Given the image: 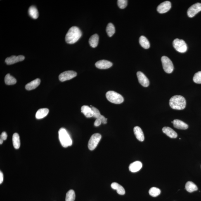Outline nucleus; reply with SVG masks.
<instances>
[{"label": "nucleus", "mask_w": 201, "mask_h": 201, "mask_svg": "<svg viewBox=\"0 0 201 201\" xmlns=\"http://www.w3.org/2000/svg\"><path fill=\"white\" fill-rule=\"evenodd\" d=\"M169 104L171 108L174 110H182L186 107V102L182 96L176 95L171 98Z\"/></svg>", "instance_id": "2"}, {"label": "nucleus", "mask_w": 201, "mask_h": 201, "mask_svg": "<svg viewBox=\"0 0 201 201\" xmlns=\"http://www.w3.org/2000/svg\"><path fill=\"white\" fill-rule=\"evenodd\" d=\"M5 82L6 85H14L17 83V80L10 74H7L5 78Z\"/></svg>", "instance_id": "27"}, {"label": "nucleus", "mask_w": 201, "mask_h": 201, "mask_svg": "<svg viewBox=\"0 0 201 201\" xmlns=\"http://www.w3.org/2000/svg\"><path fill=\"white\" fill-rule=\"evenodd\" d=\"M101 135L99 133L93 134L90 138L88 143V148L91 150H93L96 148L100 140L101 139Z\"/></svg>", "instance_id": "7"}, {"label": "nucleus", "mask_w": 201, "mask_h": 201, "mask_svg": "<svg viewBox=\"0 0 201 201\" xmlns=\"http://www.w3.org/2000/svg\"><path fill=\"white\" fill-rule=\"evenodd\" d=\"M3 180V175L2 172H0V184L2 183Z\"/></svg>", "instance_id": "36"}, {"label": "nucleus", "mask_w": 201, "mask_h": 201, "mask_svg": "<svg viewBox=\"0 0 201 201\" xmlns=\"http://www.w3.org/2000/svg\"><path fill=\"white\" fill-rule=\"evenodd\" d=\"M7 135L6 132L4 131V132H3L2 133L1 135V139H2L3 140H6L7 139Z\"/></svg>", "instance_id": "34"}, {"label": "nucleus", "mask_w": 201, "mask_h": 201, "mask_svg": "<svg viewBox=\"0 0 201 201\" xmlns=\"http://www.w3.org/2000/svg\"><path fill=\"white\" fill-rule=\"evenodd\" d=\"M139 42L140 45L145 49H147L150 47V43L148 40L144 36H140L139 38Z\"/></svg>", "instance_id": "24"}, {"label": "nucleus", "mask_w": 201, "mask_h": 201, "mask_svg": "<svg viewBox=\"0 0 201 201\" xmlns=\"http://www.w3.org/2000/svg\"><path fill=\"white\" fill-rule=\"evenodd\" d=\"M137 76L138 82L142 86L145 87H147L149 86L150 85V81L144 74L141 72L138 71L137 73Z\"/></svg>", "instance_id": "12"}, {"label": "nucleus", "mask_w": 201, "mask_h": 201, "mask_svg": "<svg viewBox=\"0 0 201 201\" xmlns=\"http://www.w3.org/2000/svg\"><path fill=\"white\" fill-rule=\"evenodd\" d=\"M91 107L92 109V110L93 112V117L95 118L100 119V118L102 116L100 114L99 111L98 110L97 108H95V107H93L92 105H91Z\"/></svg>", "instance_id": "32"}, {"label": "nucleus", "mask_w": 201, "mask_h": 201, "mask_svg": "<svg viewBox=\"0 0 201 201\" xmlns=\"http://www.w3.org/2000/svg\"><path fill=\"white\" fill-rule=\"evenodd\" d=\"M163 132L171 138H177V133L171 128L169 127H165L162 129Z\"/></svg>", "instance_id": "16"}, {"label": "nucleus", "mask_w": 201, "mask_h": 201, "mask_svg": "<svg viewBox=\"0 0 201 201\" xmlns=\"http://www.w3.org/2000/svg\"><path fill=\"white\" fill-rule=\"evenodd\" d=\"M161 190L159 188L153 187L149 190V193L150 195L153 197H156L161 194Z\"/></svg>", "instance_id": "30"}, {"label": "nucleus", "mask_w": 201, "mask_h": 201, "mask_svg": "<svg viewBox=\"0 0 201 201\" xmlns=\"http://www.w3.org/2000/svg\"><path fill=\"white\" fill-rule=\"evenodd\" d=\"M3 140L2 139H0V144L1 145L2 144L3 142Z\"/></svg>", "instance_id": "37"}, {"label": "nucleus", "mask_w": 201, "mask_h": 201, "mask_svg": "<svg viewBox=\"0 0 201 201\" xmlns=\"http://www.w3.org/2000/svg\"><path fill=\"white\" fill-rule=\"evenodd\" d=\"M28 13L29 16L34 19H37L39 17V12L35 6H31L28 9Z\"/></svg>", "instance_id": "25"}, {"label": "nucleus", "mask_w": 201, "mask_h": 201, "mask_svg": "<svg viewBox=\"0 0 201 201\" xmlns=\"http://www.w3.org/2000/svg\"><path fill=\"white\" fill-rule=\"evenodd\" d=\"M25 59V57L22 55H19L18 56H12L6 58L5 62L8 65H11L17 63V62L23 61Z\"/></svg>", "instance_id": "11"}, {"label": "nucleus", "mask_w": 201, "mask_h": 201, "mask_svg": "<svg viewBox=\"0 0 201 201\" xmlns=\"http://www.w3.org/2000/svg\"><path fill=\"white\" fill-rule=\"evenodd\" d=\"M161 60L165 71L168 74L171 73L174 70V66L171 60L166 56H162Z\"/></svg>", "instance_id": "6"}, {"label": "nucleus", "mask_w": 201, "mask_h": 201, "mask_svg": "<svg viewBox=\"0 0 201 201\" xmlns=\"http://www.w3.org/2000/svg\"><path fill=\"white\" fill-rule=\"evenodd\" d=\"M59 137L60 143L62 146L67 148L71 146L72 144V141L66 130L64 128H61L59 131Z\"/></svg>", "instance_id": "3"}, {"label": "nucleus", "mask_w": 201, "mask_h": 201, "mask_svg": "<svg viewBox=\"0 0 201 201\" xmlns=\"http://www.w3.org/2000/svg\"><path fill=\"white\" fill-rule=\"evenodd\" d=\"M107 99L111 103L120 104L124 101V98L122 95L114 91H108L106 93Z\"/></svg>", "instance_id": "4"}, {"label": "nucleus", "mask_w": 201, "mask_h": 201, "mask_svg": "<svg viewBox=\"0 0 201 201\" xmlns=\"http://www.w3.org/2000/svg\"><path fill=\"white\" fill-rule=\"evenodd\" d=\"M133 130L137 139L140 142L143 141L145 139L144 135L141 128L138 126H136Z\"/></svg>", "instance_id": "18"}, {"label": "nucleus", "mask_w": 201, "mask_h": 201, "mask_svg": "<svg viewBox=\"0 0 201 201\" xmlns=\"http://www.w3.org/2000/svg\"><path fill=\"white\" fill-rule=\"evenodd\" d=\"M97 68L101 69H105L110 68L112 66L111 62L106 60H100L97 62L95 64Z\"/></svg>", "instance_id": "13"}, {"label": "nucleus", "mask_w": 201, "mask_h": 201, "mask_svg": "<svg viewBox=\"0 0 201 201\" xmlns=\"http://www.w3.org/2000/svg\"><path fill=\"white\" fill-rule=\"evenodd\" d=\"M49 112V110L47 108H44L39 109L36 112V119H40L46 117Z\"/></svg>", "instance_id": "20"}, {"label": "nucleus", "mask_w": 201, "mask_h": 201, "mask_svg": "<svg viewBox=\"0 0 201 201\" xmlns=\"http://www.w3.org/2000/svg\"><path fill=\"white\" fill-rule=\"evenodd\" d=\"M142 162L137 161L130 165L129 169L131 172L136 173L142 169Z\"/></svg>", "instance_id": "15"}, {"label": "nucleus", "mask_w": 201, "mask_h": 201, "mask_svg": "<svg viewBox=\"0 0 201 201\" xmlns=\"http://www.w3.org/2000/svg\"><path fill=\"white\" fill-rule=\"evenodd\" d=\"M77 75V72L72 70L66 71L62 73L59 76V78L61 82L69 80L75 77Z\"/></svg>", "instance_id": "8"}, {"label": "nucleus", "mask_w": 201, "mask_h": 201, "mask_svg": "<svg viewBox=\"0 0 201 201\" xmlns=\"http://www.w3.org/2000/svg\"><path fill=\"white\" fill-rule=\"evenodd\" d=\"M99 36L97 34H93L90 38L89 40L90 46L93 48H95L97 46L99 41Z\"/></svg>", "instance_id": "22"}, {"label": "nucleus", "mask_w": 201, "mask_h": 201, "mask_svg": "<svg viewBox=\"0 0 201 201\" xmlns=\"http://www.w3.org/2000/svg\"><path fill=\"white\" fill-rule=\"evenodd\" d=\"M13 146L16 149H18L20 147V136L17 133H15L13 136Z\"/></svg>", "instance_id": "26"}, {"label": "nucleus", "mask_w": 201, "mask_h": 201, "mask_svg": "<svg viewBox=\"0 0 201 201\" xmlns=\"http://www.w3.org/2000/svg\"><path fill=\"white\" fill-rule=\"evenodd\" d=\"M171 123H173L174 127L178 129L185 130L188 129V124L179 119H174Z\"/></svg>", "instance_id": "14"}, {"label": "nucleus", "mask_w": 201, "mask_h": 201, "mask_svg": "<svg viewBox=\"0 0 201 201\" xmlns=\"http://www.w3.org/2000/svg\"><path fill=\"white\" fill-rule=\"evenodd\" d=\"M201 11V3H197L190 6L188 11V15L190 18H193Z\"/></svg>", "instance_id": "9"}, {"label": "nucleus", "mask_w": 201, "mask_h": 201, "mask_svg": "<svg viewBox=\"0 0 201 201\" xmlns=\"http://www.w3.org/2000/svg\"><path fill=\"white\" fill-rule=\"evenodd\" d=\"M41 81L39 79H36L26 85L25 89L28 91L37 88L40 84Z\"/></svg>", "instance_id": "19"}, {"label": "nucleus", "mask_w": 201, "mask_h": 201, "mask_svg": "<svg viewBox=\"0 0 201 201\" xmlns=\"http://www.w3.org/2000/svg\"><path fill=\"white\" fill-rule=\"evenodd\" d=\"M194 82L196 84H201V71L196 73L193 78Z\"/></svg>", "instance_id": "31"}, {"label": "nucleus", "mask_w": 201, "mask_h": 201, "mask_svg": "<svg viewBox=\"0 0 201 201\" xmlns=\"http://www.w3.org/2000/svg\"><path fill=\"white\" fill-rule=\"evenodd\" d=\"M81 112L87 118L93 117V112L92 109L87 105H83L81 107Z\"/></svg>", "instance_id": "17"}, {"label": "nucleus", "mask_w": 201, "mask_h": 201, "mask_svg": "<svg viewBox=\"0 0 201 201\" xmlns=\"http://www.w3.org/2000/svg\"><path fill=\"white\" fill-rule=\"evenodd\" d=\"M127 1L126 0H118L117 1L118 6L119 8L123 9L126 8L127 5Z\"/></svg>", "instance_id": "33"}, {"label": "nucleus", "mask_w": 201, "mask_h": 201, "mask_svg": "<svg viewBox=\"0 0 201 201\" xmlns=\"http://www.w3.org/2000/svg\"><path fill=\"white\" fill-rule=\"evenodd\" d=\"M112 188L114 190H116L118 194L120 195H124L125 193V191L122 185H119L118 183L114 182L111 184Z\"/></svg>", "instance_id": "21"}, {"label": "nucleus", "mask_w": 201, "mask_h": 201, "mask_svg": "<svg viewBox=\"0 0 201 201\" xmlns=\"http://www.w3.org/2000/svg\"><path fill=\"white\" fill-rule=\"evenodd\" d=\"M106 32L109 37H112L115 33V28L113 24L109 23L106 28Z\"/></svg>", "instance_id": "28"}, {"label": "nucleus", "mask_w": 201, "mask_h": 201, "mask_svg": "<svg viewBox=\"0 0 201 201\" xmlns=\"http://www.w3.org/2000/svg\"><path fill=\"white\" fill-rule=\"evenodd\" d=\"M173 46L178 52L184 53L188 50L186 43L183 40L175 39L173 42Z\"/></svg>", "instance_id": "5"}, {"label": "nucleus", "mask_w": 201, "mask_h": 201, "mask_svg": "<svg viewBox=\"0 0 201 201\" xmlns=\"http://www.w3.org/2000/svg\"><path fill=\"white\" fill-rule=\"evenodd\" d=\"M82 36V33L78 27H71L65 37V41L69 44H73L77 42Z\"/></svg>", "instance_id": "1"}, {"label": "nucleus", "mask_w": 201, "mask_h": 201, "mask_svg": "<svg viewBox=\"0 0 201 201\" xmlns=\"http://www.w3.org/2000/svg\"><path fill=\"white\" fill-rule=\"evenodd\" d=\"M185 189L189 193H192L198 190L197 185L192 181H188L185 185Z\"/></svg>", "instance_id": "23"}, {"label": "nucleus", "mask_w": 201, "mask_h": 201, "mask_svg": "<svg viewBox=\"0 0 201 201\" xmlns=\"http://www.w3.org/2000/svg\"><path fill=\"white\" fill-rule=\"evenodd\" d=\"M101 123V121L100 119H97L94 122V125L96 127H97V126H100Z\"/></svg>", "instance_id": "35"}, {"label": "nucleus", "mask_w": 201, "mask_h": 201, "mask_svg": "<svg viewBox=\"0 0 201 201\" xmlns=\"http://www.w3.org/2000/svg\"><path fill=\"white\" fill-rule=\"evenodd\" d=\"M75 199V194L73 190H69L67 192L66 197V201H74Z\"/></svg>", "instance_id": "29"}, {"label": "nucleus", "mask_w": 201, "mask_h": 201, "mask_svg": "<svg viewBox=\"0 0 201 201\" xmlns=\"http://www.w3.org/2000/svg\"><path fill=\"white\" fill-rule=\"evenodd\" d=\"M171 7V3L169 1L162 2L157 6V11L160 13H164L169 11Z\"/></svg>", "instance_id": "10"}]
</instances>
